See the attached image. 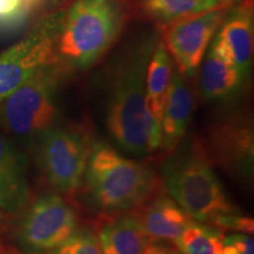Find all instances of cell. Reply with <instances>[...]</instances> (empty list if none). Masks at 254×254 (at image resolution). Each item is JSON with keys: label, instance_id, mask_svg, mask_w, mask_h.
I'll return each instance as SVG.
<instances>
[{"label": "cell", "instance_id": "cell-10", "mask_svg": "<svg viewBox=\"0 0 254 254\" xmlns=\"http://www.w3.org/2000/svg\"><path fill=\"white\" fill-rule=\"evenodd\" d=\"M211 163L240 182L251 183L254 172L252 117L233 113L209 126L202 140Z\"/></svg>", "mask_w": 254, "mask_h": 254}, {"label": "cell", "instance_id": "cell-16", "mask_svg": "<svg viewBox=\"0 0 254 254\" xmlns=\"http://www.w3.org/2000/svg\"><path fill=\"white\" fill-rule=\"evenodd\" d=\"M103 254H142L151 239L133 213L112 214L98 233Z\"/></svg>", "mask_w": 254, "mask_h": 254}, {"label": "cell", "instance_id": "cell-29", "mask_svg": "<svg viewBox=\"0 0 254 254\" xmlns=\"http://www.w3.org/2000/svg\"><path fill=\"white\" fill-rule=\"evenodd\" d=\"M176 254H182V253H180L179 251H176Z\"/></svg>", "mask_w": 254, "mask_h": 254}, {"label": "cell", "instance_id": "cell-7", "mask_svg": "<svg viewBox=\"0 0 254 254\" xmlns=\"http://www.w3.org/2000/svg\"><path fill=\"white\" fill-rule=\"evenodd\" d=\"M66 9L46 15L25 38L0 55V103L41 67L56 62L57 41Z\"/></svg>", "mask_w": 254, "mask_h": 254}, {"label": "cell", "instance_id": "cell-28", "mask_svg": "<svg viewBox=\"0 0 254 254\" xmlns=\"http://www.w3.org/2000/svg\"><path fill=\"white\" fill-rule=\"evenodd\" d=\"M1 224H2V217H1V213H0V228H1Z\"/></svg>", "mask_w": 254, "mask_h": 254}, {"label": "cell", "instance_id": "cell-3", "mask_svg": "<svg viewBox=\"0 0 254 254\" xmlns=\"http://www.w3.org/2000/svg\"><path fill=\"white\" fill-rule=\"evenodd\" d=\"M82 185L88 199L106 214L133 212L161 190L153 168L103 140L92 142Z\"/></svg>", "mask_w": 254, "mask_h": 254}, {"label": "cell", "instance_id": "cell-21", "mask_svg": "<svg viewBox=\"0 0 254 254\" xmlns=\"http://www.w3.org/2000/svg\"><path fill=\"white\" fill-rule=\"evenodd\" d=\"M208 225L219 228V230H230L237 233H245L253 236L254 232V220L247 215L241 214L240 212L237 213L220 214L215 217Z\"/></svg>", "mask_w": 254, "mask_h": 254}, {"label": "cell", "instance_id": "cell-18", "mask_svg": "<svg viewBox=\"0 0 254 254\" xmlns=\"http://www.w3.org/2000/svg\"><path fill=\"white\" fill-rule=\"evenodd\" d=\"M217 6H220L218 0H141L140 11L151 20L165 25Z\"/></svg>", "mask_w": 254, "mask_h": 254}, {"label": "cell", "instance_id": "cell-24", "mask_svg": "<svg viewBox=\"0 0 254 254\" xmlns=\"http://www.w3.org/2000/svg\"><path fill=\"white\" fill-rule=\"evenodd\" d=\"M142 254H176V250L161 245V244L154 243L152 240Z\"/></svg>", "mask_w": 254, "mask_h": 254}, {"label": "cell", "instance_id": "cell-1", "mask_svg": "<svg viewBox=\"0 0 254 254\" xmlns=\"http://www.w3.org/2000/svg\"><path fill=\"white\" fill-rule=\"evenodd\" d=\"M153 38L141 41L119 60L110 79L106 128L124 153L147 157L160 148V125L146 107V72Z\"/></svg>", "mask_w": 254, "mask_h": 254}, {"label": "cell", "instance_id": "cell-14", "mask_svg": "<svg viewBox=\"0 0 254 254\" xmlns=\"http://www.w3.org/2000/svg\"><path fill=\"white\" fill-rule=\"evenodd\" d=\"M25 157L0 133V209L14 214L30 204Z\"/></svg>", "mask_w": 254, "mask_h": 254}, {"label": "cell", "instance_id": "cell-11", "mask_svg": "<svg viewBox=\"0 0 254 254\" xmlns=\"http://www.w3.org/2000/svg\"><path fill=\"white\" fill-rule=\"evenodd\" d=\"M253 1L241 0L232 6L212 40L215 46L247 80L253 60Z\"/></svg>", "mask_w": 254, "mask_h": 254}, {"label": "cell", "instance_id": "cell-5", "mask_svg": "<svg viewBox=\"0 0 254 254\" xmlns=\"http://www.w3.org/2000/svg\"><path fill=\"white\" fill-rule=\"evenodd\" d=\"M69 71L58 60L41 67L0 103V125L18 136H37L57 126V91Z\"/></svg>", "mask_w": 254, "mask_h": 254}, {"label": "cell", "instance_id": "cell-2", "mask_svg": "<svg viewBox=\"0 0 254 254\" xmlns=\"http://www.w3.org/2000/svg\"><path fill=\"white\" fill-rule=\"evenodd\" d=\"M158 177L167 194L193 220L209 224L220 214L240 212L227 196L202 140L196 136L166 153Z\"/></svg>", "mask_w": 254, "mask_h": 254}, {"label": "cell", "instance_id": "cell-9", "mask_svg": "<svg viewBox=\"0 0 254 254\" xmlns=\"http://www.w3.org/2000/svg\"><path fill=\"white\" fill-rule=\"evenodd\" d=\"M231 7L220 5L168 24L159 25L163 33L161 43L176 63V68L185 78L196 77L206 51Z\"/></svg>", "mask_w": 254, "mask_h": 254}, {"label": "cell", "instance_id": "cell-4", "mask_svg": "<svg viewBox=\"0 0 254 254\" xmlns=\"http://www.w3.org/2000/svg\"><path fill=\"white\" fill-rule=\"evenodd\" d=\"M124 20L119 0H74L64 15L57 60L68 71L92 67L117 40Z\"/></svg>", "mask_w": 254, "mask_h": 254}, {"label": "cell", "instance_id": "cell-27", "mask_svg": "<svg viewBox=\"0 0 254 254\" xmlns=\"http://www.w3.org/2000/svg\"><path fill=\"white\" fill-rule=\"evenodd\" d=\"M0 254H19V253H14V252H5V251H2L0 249Z\"/></svg>", "mask_w": 254, "mask_h": 254}, {"label": "cell", "instance_id": "cell-12", "mask_svg": "<svg viewBox=\"0 0 254 254\" xmlns=\"http://www.w3.org/2000/svg\"><path fill=\"white\" fill-rule=\"evenodd\" d=\"M193 94L186 78L174 67L170 88L160 123V148L164 154L170 153L187 134L192 119Z\"/></svg>", "mask_w": 254, "mask_h": 254}, {"label": "cell", "instance_id": "cell-13", "mask_svg": "<svg viewBox=\"0 0 254 254\" xmlns=\"http://www.w3.org/2000/svg\"><path fill=\"white\" fill-rule=\"evenodd\" d=\"M132 213L151 240L172 244L194 221L170 195L160 192Z\"/></svg>", "mask_w": 254, "mask_h": 254}, {"label": "cell", "instance_id": "cell-6", "mask_svg": "<svg viewBox=\"0 0 254 254\" xmlns=\"http://www.w3.org/2000/svg\"><path fill=\"white\" fill-rule=\"evenodd\" d=\"M36 138V153L47 182L60 194L73 196L82 186L92 142L75 127L55 126Z\"/></svg>", "mask_w": 254, "mask_h": 254}, {"label": "cell", "instance_id": "cell-25", "mask_svg": "<svg viewBox=\"0 0 254 254\" xmlns=\"http://www.w3.org/2000/svg\"><path fill=\"white\" fill-rule=\"evenodd\" d=\"M40 1H43V0H21V2H23V6H24L25 11H27V9H30V8L33 7V6L38 5Z\"/></svg>", "mask_w": 254, "mask_h": 254}, {"label": "cell", "instance_id": "cell-26", "mask_svg": "<svg viewBox=\"0 0 254 254\" xmlns=\"http://www.w3.org/2000/svg\"><path fill=\"white\" fill-rule=\"evenodd\" d=\"M241 0H218V2L220 5H227V6H233L238 4Z\"/></svg>", "mask_w": 254, "mask_h": 254}, {"label": "cell", "instance_id": "cell-23", "mask_svg": "<svg viewBox=\"0 0 254 254\" xmlns=\"http://www.w3.org/2000/svg\"><path fill=\"white\" fill-rule=\"evenodd\" d=\"M21 0H0V26L12 25L24 14Z\"/></svg>", "mask_w": 254, "mask_h": 254}, {"label": "cell", "instance_id": "cell-20", "mask_svg": "<svg viewBox=\"0 0 254 254\" xmlns=\"http://www.w3.org/2000/svg\"><path fill=\"white\" fill-rule=\"evenodd\" d=\"M49 254H103L98 236L88 228L77 230L65 243Z\"/></svg>", "mask_w": 254, "mask_h": 254}, {"label": "cell", "instance_id": "cell-19", "mask_svg": "<svg viewBox=\"0 0 254 254\" xmlns=\"http://www.w3.org/2000/svg\"><path fill=\"white\" fill-rule=\"evenodd\" d=\"M224 232L205 222L193 221L174 241L182 254H221Z\"/></svg>", "mask_w": 254, "mask_h": 254}, {"label": "cell", "instance_id": "cell-15", "mask_svg": "<svg viewBox=\"0 0 254 254\" xmlns=\"http://www.w3.org/2000/svg\"><path fill=\"white\" fill-rule=\"evenodd\" d=\"M196 75L200 94L207 101L230 100L245 82L233 64L212 44L206 51Z\"/></svg>", "mask_w": 254, "mask_h": 254}, {"label": "cell", "instance_id": "cell-17", "mask_svg": "<svg viewBox=\"0 0 254 254\" xmlns=\"http://www.w3.org/2000/svg\"><path fill=\"white\" fill-rule=\"evenodd\" d=\"M174 69L173 60L161 41H157L146 72V107L159 125Z\"/></svg>", "mask_w": 254, "mask_h": 254}, {"label": "cell", "instance_id": "cell-22", "mask_svg": "<svg viewBox=\"0 0 254 254\" xmlns=\"http://www.w3.org/2000/svg\"><path fill=\"white\" fill-rule=\"evenodd\" d=\"M221 254H254V240L245 233H232L224 237Z\"/></svg>", "mask_w": 254, "mask_h": 254}, {"label": "cell", "instance_id": "cell-8", "mask_svg": "<svg viewBox=\"0 0 254 254\" xmlns=\"http://www.w3.org/2000/svg\"><path fill=\"white\" fill-rule=\"evenodd\" d=\"M17 227V240L32 254L49 253L79 228L77 211L58 193H47L27 205Z\"/></svg>", "mask_w": 254, "mask_h": 254}]
</instances>
